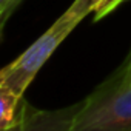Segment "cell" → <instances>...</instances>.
Instances as JSON below:
<instances>
[{
	"label": "cell",
	"mask_w": 131,
	"mask_h": 131,
	"mask_svg": "<svg viewBox=\"0 0 131 131\" xmlns=\"http://www.w3.org/2000/svg\"><path fill=\"white\" fill-rule=\"evenodd\" d=\"M91 13L93 6L90 0H74L73 5L28 49H25L16 60L0 71V86L23 97L26 88L34 80L45 62L71 34V31H74V28Z\"/></svg>",
	"instance_id": "6da1fadb"
},
{
	"label": "cell",
	"mask_w": 131,
	"mask_h": 131,
	"mask_svg": "<svg viewBox=\"0 0 131 131\" xmlns=\"http://www.w3.org/2000/svg\"><path fill=\"white\" fill-rule=\"evenodd\" d=\"M82 102L73 131H131V73L122 65Z\"/></svg>",
	"instance_id": "7a4b0ae2"
},
{
	"label": "cell",
	"mask_w": 131,
	"mask_h": 131,
	"mask_svg": "<svg viewBox=\"0 0 131 131\" xmlns=\"http://www.w3.org/2000/svg\"><path fill=\"white\" fill-rule=\"evenodd\" d=\"M82 103L80 100L60 110H37L23 99L14 123L0 131H73Z\"/></svg>",
	"instance_id": "3957f363"
},
{
	"label": "cell",
	"mask_w": 131,
	"mask_h": 131,
	"mask_svg": "<svg viewBox=\"0 0 131 131\" xmlns=\"http://www.w3.org/2000/svg\"><path fill=\"white\" fill-rule=\"evenodd\" d=\"M23 97L0 86V129H5L17 119Z\"/></svg>",
	"instance_id": "277c9868"
},
{
	"label": "cell",
	"mask_w": 131,
	"mask_h": 131,
	"mask_svg": "<svg viewBox=\"0 0 131 131\" xmlns=\"http://www.w3.org/2000/svg\"><path fill=\"white\" fill-rule=\"evenodd\" d=\"M126 0H100L97 3V6L94 8V22H99L100 19L106 17L108 14H111L117 6H120L122 3H125Z\"/></svg>",
	"instance_id": "5b68a950"
},
{
	"label": "cell",
	"mask_w": 131,
	"mask_h": 131,
	"mask_svg": "<svg viewBox=\"0 0 131 131\" xmlns=\"http://www.w3.org/2000/svg\"><path fill=\"white\" fill-rule=\"evenodd\" d=\"M23 2V0H11V3H9V6H8V9H6V13H5V16L3 17H0V31H3V28H5V23H6V20L13 16V13L17 9V6L20 5Z\"/></svg>",
	"instance_id": "8992f818"
},
{
	"label": "cell",
	"mask_w": 131,
	"mask_h": 131,
	"mask_svg": "<svg viewBox=\"0 0 131 131\" xmlns=\"http://www.w3.org/2000/svg\"><path fill=\"white\" fill-rule=\"evenodd\" d=\"M9 3H11V0H0V17L5 16V13H6Z\"/></svg>",
	"instance_id": "52a82bcc"
},
{
	"label": "cell",
	"mask_w": 131,
	"mask_h": 131,
	"mask_svg": "<svg viewBox=\"0 0 131 131\" xmlns=\"http://www.w3.org/2000/svg\"><path fill=\"white\" fill-rule=\"evenodd\" d=\"M122 67L128 71V73H131V51H129V54H128V57L123 60V63H122Z\"/></svg>",
	"instance_id": "ba28073f"
},
{
	"label": "cell",
	"mask_w": 131,
	"mask_h": 131,
	"mask_svg": "<svg viewBox=\"0 0 131 131\" xmlns=\"http://www.w3.org/2000/svg\"><path fill=\"white\" fill-rule=\"evenodd\" d=\"M99 2H100V0H90V3H91V6H93V13H94V8L97 6Z\"/></svg>",
	"instance_id": "9c48e42d"
}]
</instances>
